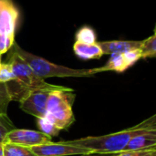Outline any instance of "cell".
Segmentation results:
<instances>
[{"label":"cell","mask_w":156,"mask_h":156,"mask_svg":"<svg viewBox=\"0 0 156 156\" xmlns=\"http://www.w3.org/2000/svg\"><path fill=\"white\" fill-rule=\"evenodd\" d=\"M153 129H156L155 115H153L151 118L129 129L106 135L87 136L77 140L68 141V143L72 145L86 148L91 154H115L124 151L126 145L134 135Z\"/></svg>","instance_id":"6da1fadb"},{"label":"cell","mask_w":156,"mask_h":156,"mask_svg":"<svg viewBox=\"0 0 156 156\" xmlns=\"http://www.w3.org/2000/svg\"><path fill=\"white\" fill-rule=\"evenodd\" d=\"M9 50L11 53L8 57L7 63L10 64L16 76L15 80L6 83L12 101H19L31 90L59 87L46 82L44 79L38 77L12 48Z\"/></svg>","instance_id":"7a4b0ae2"},{"label":"cell","mask_w":156,"mask_h":156,"mask_svg":"<svg viewBox=\"0 0 156 156\" xmlns=\"http://www.w3.org/2000/svg\"><path fill=\"white\" fill-rule=\"evenodd\" d=\"M76 94L72 89L62 87L53 90L49 92L46 115L60 131L68 130L75 122L72 105L74 103Z\"/></svg>","instance_id":"3957f363"},{"label":"cell","mask_w":156,"mask_h":156,"mask_svg":"<svg viewBox=\"0 0 156 156\" xmlns=\"http://www.w3.org/2000/svg\"><path fill=\"white\" fill-rule=\"evenodd\" d=\"M11 48L30 67V69L40 78H51V77H90L96 74L92 69H75L65 66L53 64L43 58L37 57L27 51L22 49L17 44L14 42Z\"/></svg>","instance_id":"277c9868"},{"label":"cell","mask_w":156,"mask_h":156,"mask_svg":"<svg viewBox=\"0 0 156 156\" xmlns=\"http://www.w3.org/2000/svg\"><path fill=\"white\" fill-rule=\"evenodd\" d=\"M63 86L58 88H48V89H40L29 91L25 97L19 101L20 109L36 117L40 118L46 115V106L49 92L56 89H60Z\"/></svg>","instance_id":"5b68a950"},{"label":"cell","mask_w":156,"mask_h":156,"mask_svg":"<svg viewBox=\"0 0 156 156\" xmlns=\"http://www.w3.org/2000/svg\"><path fill=\"white\" fill-rule=\"evenodd\" d=\"M51 137L41 133L40 131L27 129H12L5 136L3 143H9L26 147H32L48 144Z\"/></svg>","instance_id":"8992f818"},{"label":"cell","mask_w":156,"mask_h":156,"mask_svg":"<svg viewBox=\"0 0 156 156\" xmlns=\"http://www.w3.org/2000/svg\"><path fill=\"white\" fill-rule=\"evenodd\" d=\"M29 148L37 156H70L91 154L88 149L72 145L68 142H50Z\"/></svg>","instance_id":"52a82bcc"},{"label":"cell","mask_w":156,"mask_h":156,"mask_svg":"<svg viewBox=\"0 0 156 156\" xmlns=\"http://www.w3.org/2000/svg\"><path fill=\"white\" fill-rule=\"evenodd\" d=\"M18 11L11 0H0V34L15 38Z\"/></svg>","instance_id":"ba28073f"},{"label":"cell","mask_w":156,"mask_h":156,"mask_svg":"<svg viewBox=\"0 0 156 156\" xmlns=\"http://www.w3.org/2000/svg\"><path fill=\"white\" fill-rule=\"evenodd\" d=\"M152 148H156V129L144 131L134 135L126 145L124 151H138Z\"/></svg>","instance_id":"9c48e42d"},{"label":"cell","mask_w":156,"mask_h":156,"mask_svg":"<svg viewBox=\"0 0 156 156\" xmlns=\"http://www.w3.org/2000/svg\"><path fill=\"white\" fill-rule=\"evenodd\" d=\"M102 50L103 54H114V53H125L132 50H137L141 48L142 41L132 40H114L97 42Z\"/></svg>","instance_id":"30bf717a"},{"label":"cell","mask_w":156,"mask_h":156,"mask_svg":"<svg viewBox=\"0 0 156 156\" xmlns=\"http://www.w3.org/2000/svg\"><path fill=\"white\" fill-rule=\"evenodd\" d=\"M75 54L82 59H95L100 58L103 53L98 43L94 44H84L76 41L73 46Z\"/></svg>","instance_id":"8fae6325"},{"label":"cell","mask_w":156,"mask_h":156,"mask_svg":"<svg viewBox=\"0 0 156 156\" xmlns=\"http://www.w3.org/2000/svg\"><path fill=\"white\" fill-rule=\"evenodd\" d=\"M130 67L131 66L129 62L127 61L124 56V53H114V54H112V57L106 65H104L101 68L93 69V70L95 73L107 71V70H114L117 72H122Z\"/></svg>","instance_id":"7c38bea8"},{"label":"cell","mask_w":156,"mask_h":156,"mask_svg":"<svg viewBox=\"0 0 156 156\" xmlns=\"http://www.w3.org/2000/svg\"><path fill=\"white\" fill-rule=\"evenodd\" d=\"M4 144L3 156H37L29 147L17 145L9 143Z\"/></svg>","instance_id":"4fadbf2b"},{"label":"cell","mask_w":156,"mask_h":156,"mask_svg":"<svg viewBox=\"0 0 156 156\" xmlns=\"http://www.w3.org/2000/svg\"><path fill=\"white\" fill-rule=\"evenodd\" d=\"M37 125L39 128V131L50 137L58 136L60 133V130L47 117H40L37 118Z\"/></svg>","instance_id":"5bb4252c"},{"label":"cell","mask_w":156,"mask_h":156,"mask_svg":"<svg viewBox=\"0 0 156 156\" xmlns=\"http://www.w3.org/2000/svg\"><path fill=\"white\" fill-rule=\"evenodd\" d=\"M142 58H154L156 56V37L155 34L149 37L147 39L143 40L140 48Z\"/></svg>","instance_id":"9a60e30c"},{"label":"cell","mask_w":156,"mask_h":156,"mask_svg":"<svg viewBox=\"0 0 156 156\" xmlns=\"http://www.w3.org/2000/svg\"><path fill=\"white\" fill-rule=\"evenodd\" d=\"M76 41L84 44H94L96 43V34L91 27H83L76 34Z\"/></svg>","instance_id":"2e32d148"},{"label":"cell","mask_w":156,"mask_h":156,"mask_svg":"<svg viewBox=\"0 0 156 156\" xmlns=\"http://www.w3.org/2000/svg\"><path fill=\"white\" fill-rule=\"evenodd\" d=\"M11 101V96L8 91L6 83L0 82V116L7 115V107Z\"/></svg>","instance_id":"e0dca14e"},{"label":"cell","mask_w":156,"mask_h":156,"mask_svg":"<svg viewBox=\"0 0 156 156\" xmlns=\"http://www.w3.org/2000/svg\"><path fill=\"white\" fill-rule=\"evenodd\" d=\"M16 80V76L9 63H1L0 65V82L7 83Z\"/></svg>","instance_id":"ac0fdd59"},{"label":"cell","mask_w":156,"mask_h":156,"mask_svg":"<svg viewBox=\"0 0 156 156\" xmlns=\"http://www.w3.org/2000/svg\"><path fill=\"white\" fill-rule=\"evenodd\" d=\"M112 156H156V148L138 151H122L112 154Z\"/></svg>","instance_id":"d6986e66"},{"label":"cell","mask_w":156,"mask_h":156,"mask_svg":"<svg viewBox=\"0 0 156 156\" xmlns=\"http://www.w3.org/2000/svg\"><path fill=\"white\" fill-rule=\"evenodd\" d=\"M14 128L12 122H10L7 115L0 116V142L3 143L5 134Z\"/></svg>","instance_id":"ffe728a7"},{"label":"cell","mask_w":156,"mask_h":156,"mask_svg":"<svg viewBox=\"0 0 156 156\" xmlns=\"http://www.w3.org/2000/svg\"><path fill=\"white\" fill-rule=\"evenodd\" d=\"M15 42V38L0 34V55L7 52Z\"/></svg>","instance_id":"44dd1931"},{"label":"cell","mask_w":156,"mask_h":156,"mask_svg":"<svg viewBox=\"0 0 156 156\" xmlns=\"http://www.w3.org/2000/svg\"><path fill=\"white\" fill-rule=\"evenodd\" d=\"M75 156H112V154H80Z\"/></svg>","instance_id":"7402d4cb"},{"label":"cell","mask_w":156,"mask_h":156,"mask_svg":"<svg viewBox=\"0 0 156 156\" xmlns=\"http://www.w3.org/2000/svg\"><path fill=\"white\" fill-rule=\"evenodd\" d=\"M3 151H4V144L0 142V156H3Z\"/></svg>","instance_id":"603a6c76"},{"label":"cell","mask_w":156,"mask_h":156,"mask_svg":"<svg viewBox=\"0 0 156 156\" xmlns=\"http://www.w3.org/2000/svg\"><path fill=\"white\" fill-rule=\"evenodd\" d=\"M0 57H1V55H0ZM0 65H1V58H0Z\"/></svg>","instance_id":"cb8c5ba5"}]
</instances>
